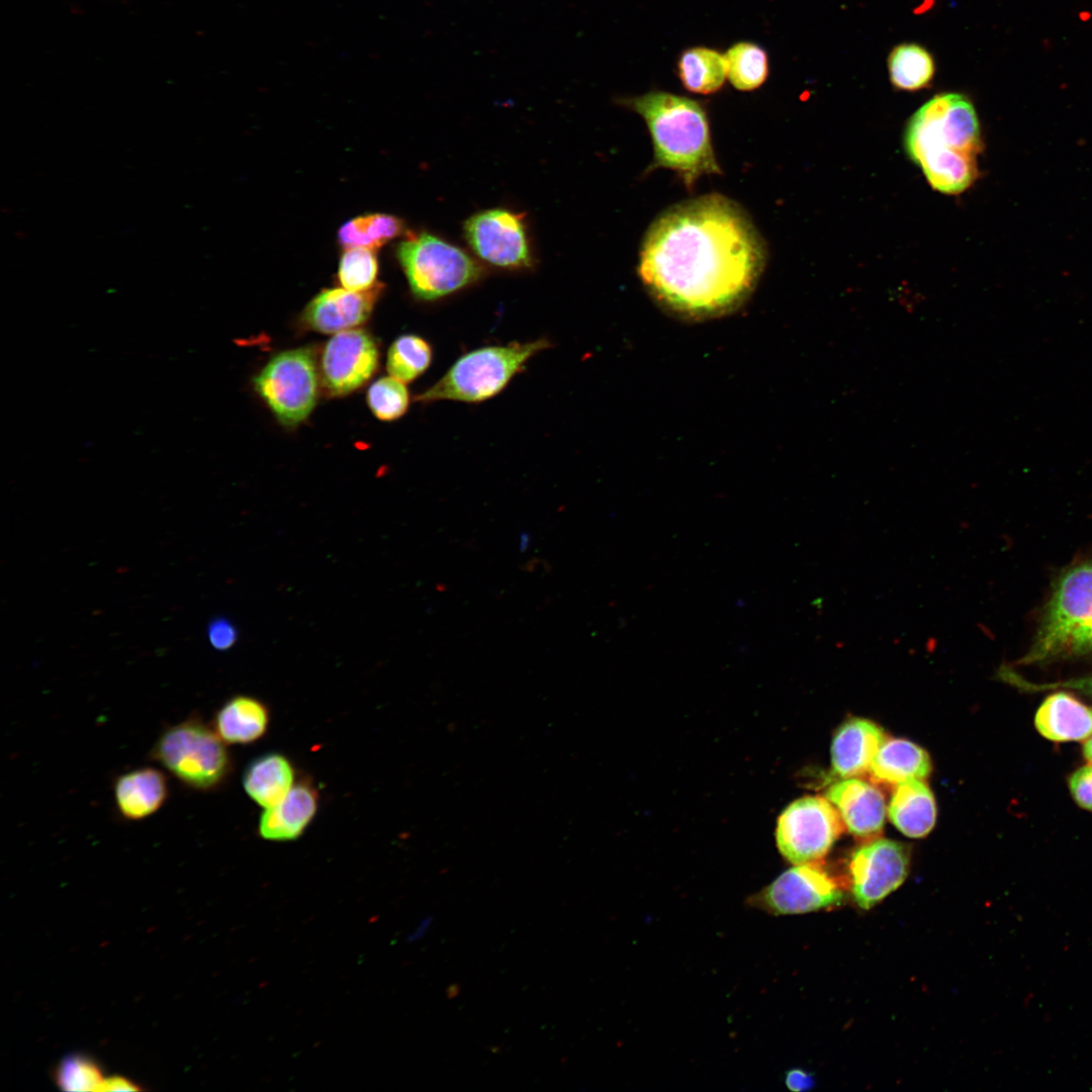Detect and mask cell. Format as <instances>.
Returning <instances> with one entry per match:
<instances>
[{
    "label": "cell",
    "instance_id": "obj_36",
    "mask_svg": "<svg viewBox=\"0 0 1092 1092\" xmlns=\"http://www.w3.org/2000/svg\"><path fill=\"white\" fill-rule=\"evenodd\" d=\"M142 1088L130 1080L121 1076L105 1078L100 1091H138Z\"/></svg>",
    "mask_w": 1092,
    "mask_h": 1092
},
{
    "label": "cell",
    "instance_id": "obj_15",
    "mask_svg": "<svg viewBox=\"0 0 1092 1092\" xmlns=\"http://www.w3.org/2000/svg\"><path fill=\"white\" fill-rule=\"evenodd\" d=\"M826 799L835 806L851 834L872 839L881 833L886 805L876 787L849 778L832 785L826 792Z\"/></svg>",
    "mask_w": 1092,
    "mask_h": 1092
},
{
    "label": "cell",
    "instance_id": "obj_28",
    "mask_svg": "<svg viewBox=\"0 0 1092 1092\" xmlns=\"http://www.w3.org/2000/svg\"><path fill=\"white\" fill-rule=\"evenodd\" d=\"M432 358L433 350L428 341L418 335L405 334L390 345L386 369L390 376L407 383L429 368Z\"/></svg>",
    "mask_w": 1092,
    "mask_h": 1092
},
{
    "label": "cell",
    "instance_id": "obj_2",
    "mask_svg": "<svg viewBox=\"0 0 1092 1092\" xmlns=\"http://www.w3.org/2000/svg\"><path fill=\"white\" fill-rule=\"evenodd\" d=\"M621 103L637 112L647 124L654 149L649 171L673 170L688 188L702 175L721 173L701 103L661 91L623 99Z\"/></svg>",
    "mask_w": 1092,
    "mask_h": 1092
},
{
    "label": "cell",
    "instance_id": "obj_9",
    "mask_svg": "<svg viewBox=\"0 0 1092 1092\" xmlns=\"http://www.w3.org/2000/svg\"><path fill=\"white\" fill-rule=\"evenodd\" d=\"M843 821L831 803L819 796H807L790 804L777 826L781 853L794 864L822 858L843 831Z\"/></svg>",
    "mask_w": 1092,
    "mask_h": 1092
},
{
    "label": "cell",
    "instance_id": "obj_6",
    "mask_svg": "<svg viewBox=\"0 0 1092 1092\" xmlns=\"http://www.w3.org/2000/svg\"><path fill=\"white\" fill-rule=\"evenodd\" d=\"M150 755L180 783L196 791L217 789L231 771L224 742L214 729L195 717L165 729Z\"/></svg>",
    "mask_w": 1092,
    "mask_h": 1092
},
{
    "label": "cell",
    "instance_id": "obj_37",
    "mask_svg": "<svg viewBox=\"0 0 1092 1092\" xmlns=\"http://www.w3.org/2000/svg\"><path fill=\"white\" fill-rule=\"evenodd\" d=\"M1082 752L1085 759L1092 762V736L1085 741Z\"/></svg>",
    "mask_w": 1092,
    "mask_h": 1092
},
{
    "label": "cell",
    "instance_id": "obj_19",
    "mask_svg": "<svg viewBox=\"0 0 1092 1092\" xmlns=\"http://www.w3.org/2000/svg\"><path fill=\"white\" fill-rule=\"evenodd\" d=\"M114 801L119 814L139 821L156 813L169 794L165 775L154 767H141L120 775L114 782Z\"/></svg>",
    "mask_w": 1092,
    "mask_h": 1092
},
{
    "label": "cell",
    "instance_id": "obj_11",
    "mask_svg": "<svg viewBox=\"0 0 1092 1092\" xmlns=\"http://www.w3.org/2000/svg\"><path fill=\"white\" fill-rule=\"evenodd\" d=\"M910 854L903 843L878 839L866 843L851 855L850 890L855 903L871 909L905 881Z\"/></svg>",
    "mask_w": 1092,
    "mask_h": 1092
},
{
    "label": "cell",
    "instance_id": "obj_34",
    "mask_svg": "<svg viewBox=\"0 0 1092 1092\" xmlns=\"http://www.w3.org/2000/svg\"><path fill=\"white\" fill-rule=\"evenodd\" d=\"M207 638L213 648L224 651L236 644L238 640V630L228 619L216 618L208 624Z\"/></svg>",
    "mask_w": 1092,
    "mask_h": 1092
},
{
    "label": "cell",
    "instance_id": "obj_1",
    "mask_svg": "<svg viewBox=\"0 0 1092 1092\" xmlns=\"http://www.w3.org/2000/svg\"><path fill=\"white\" fill-rule=\"evenodd\" d=\"M766 261L761 236L742 207L721 194L676 203L648 228L638 273L664 307L689 317L738 306Z\"/></svg>",
    "mask_w": 1092,
    "mask_h": 1092
},
{
    "label": "cell",
    "instance_id": "obj_5",
    "mask_svg": "<svg viewBox=\"0 0 1092 1092\" xmlns=\"http://www.w3.org/2000/svg\"><path fill=\"white\" fill-rule=\"evenodd\" d=\"M904 146L909 158L917 165L953 154L977 156L982 140L972 101L953 92L933 96L909 119Z\"/></svg>",
    "mask_w": 1092,
    "mask_h": 1092
},
{
    "label": "cell",
    "instance_id": "obj_17",
    "mask_svg": "<svg viewBox=\"0 0 1092 1092\" xmlns=\"http://www.w3.org/2000/svg\"><path fill=\"white\" fill-rule=\"evenodd\" d=\"M318 807V793L307 781L298 782L277 805L261 814L258 831L271 841L298 838L312 821Z\"/></svg>",
    "mask_w": 1092,
    "mask_h": 1092
},
{
    "label": "cell",
    "instance_id": "obj_23",
    "mask_svg": "<svg viewBox=\"0 0 1092 1092\" xmlns=\"http://www.w3.org/2000/svg\"><path fill=\"white\" fill-rule=\"evenodd\" d=\"M930 768L929 756L923 748L905 739H890L880 747L869 771L876 782L899 784L908 779L926 778Z\"/></svg>",
    "mask_w": 1092,
    "mask_h": 1092
},
{
    "label": "cell",
    "instance_id": "obj_27",
    "mask_svg": "<svg viewBox=\"0 0 1092 1092\" xmlns=\"http://www.w3.org/2000/svg\"><path fill=\"white\" fill-rule=\"evenodd\" d=\"M724 56L727 78L734 88L741 91L754 90L767 78V55L761 47L740 41L733 44Z\"/></svg>",
    "mask_w": 1092,
    "mask_h": 1092
},
{
    "label": "cell",
    "instance_id": "obj_13",
    "mask_svg": "<svg viewBox=\"0 0 1092 1092\" xmlns=\"http://www.w3.org/2000/svg\"><path fill=\"white\" fill-rule=\"evenodd\" d=\"M379 352L372 336L360 329L335 334L325 345L320 376L332 396H344L366 383L378 366Z\"/></svg>",
    "mask_w": 1092,
    "mask_h": 1092
},
{
    "label": "cell",
    "instance_id": "obj_10",
    "mask_svg": "<svg viewBox=\"0 0 1092 1092\" xmlns=\"http://www.w3.org/2000/svg\"><path fill=\"white\" fill-rule=\"evenodd\" d=\"M843 892L823 867L796 864L749 898V904L768 914H804L840 905Z\"/></svg>",
    "mask_w": 1092,
    "mask_h": 1092
},
{
    "label": "cell",
    "instance_id": "obj_30",
    "mask_svg": "<svg viewBox=\"0 0 1092 1092\" xmlns=\"http://www.w3.org/2000/svg\"><path fill=\"white\" fill-rule=\"evenodd\" d=\"M367 403L380 421L390 422L402 417L410 405L405 383L392 377H381L367 391Z\"/></svg>",
    "mask_w": 1092,
    "mask_h": 1092
},
{
    "label": "cell",
    "instance_id": "obj_25",
    "mask_svg": "<svg viewBox=\"0 0 1092 1092\" xmlns=\"http://www.w3.org/2000/svg\"><path fill=\"white\" fill-rule=\"evenodd\" d=\"M684 86L698 94L718 91L727 78L725 56L713 49L697 47L686 50L677 63Z\"/></svg>",
    "mask_w": 1092,
    "mask_h": 1092
},
{
    "label": "cell",
    "instance_id": "obj_21",
    "mask_svg": "<svg viewBox=\"0 0 1092 1092\" xmlns=\"http://www.w3.org/2000/svg\"><path fill=\"white\" fill-rule=\"evenodd\" d=\"M294 778L293 765L285 755L268 752L247 765L243 787L255 803L267 809L285 798L294 786Z\"/></svg>",
    "mask_w": 1092,
    "mask_h": 1092
},
{
    "label": "cell",
    "instance_id": "obj_22",
    "mask_svg": "<svg viewBox=\"0 0 1092 1092\" xmlns=\"http://www.w3.org/2000/svg\"><path fill=\"white\" fill-rule=\"evenodd\" d=\"M269 719L263 702L251 696H235L215 713L213 729L226 744H248L266 733Z\"/></svg>",
    "mask_w": 1092,
    "mask_h": 1092
},
{
    "label": "cell",
    "instance_id": "obj_16",
    "mask_svg": "<svg viewBox=\"0 0 1092 1092\" xmlns=\"http://www.w3.org/2000/svg\"><path fill=\"white\" fill-rule=\"evenodd\" d=\"M885 740L883 729L872 721L860 718L845 721L835 731L831 745L833 772L849 779L869 771Z\"/></svg>",
    "mask_w": 1092,
    "mask_h": 1092
},
{
    "label": "cell",
    "instance_id": "obj_12",
    "mask_svg": "<svg viewBox=\"0 0 1092 1092\" xmlns=\"http://www.w3.org/2000/svg\"><path fill=\"white\" fill-rule=\"evenodd\" d=\"M464 236L475 254L490 265L507 269L532 265L524 218L519 213L504 208L476 212L465 221Z\"/></svg>",
    "mask_w": 1092,
    "mask_h": 1092
},
{
    "label": "cell",
    "instance_id": "obj_8",
    "mask_svg": "<svg viewBox=\"0 0 1092 1092\" xmlns=\"http://www.w3.org/2000/svg\"><path fill=\"white\" fill-rule=\"evenodd\" d=\"M320 377L312 350L297 348L272 357L254 378V387L279 423L296 427L315 406Z\"/></svg>",
    "mask_w": 1092,
    "mask_h": 1092
},
{
    "label": "cell",
    "instance_id": "obj_31",
    "mask_svg": "<svg viewBox=\"0 0 1092 1092\" xmlns=\"http://www.w3.org/2000/svg\"><path fill=\"white\" fill-rule=\"evenodd\" d=\"M54 1076L58 1086L66 1091H100L105 1079L96 1062L83 1055L66 1057Z\"/></svg>",
    "mask_w": 1092,
    "mask_h": 1092
},
{
    "label": "cell",
    "instance_id": "obj_32",
    "mask_svg": "<svg viewBox=\"0 0 1092 1092\" xmlns=\"http://www.w3.org/2000/svg\"><path fill=\"white\" fill-rule=\"evenodd\" d=\"M997 677L1002 681L1009 684L1024 692H1042L1049 690H1069L1079 692L1086 696L1092 697V674L1085 675L1076 678H1070L1063 681L1034 684L1026 680L1011 665L1002 664L997 670Z\"/></svg>",
    "mask_w": 1092,
    "mask_h": 1092
},
{
    "label": "cell",
    "instance_id": "obj_18",
    "mask_svg": "<svg viewBox=\"0 0 1092 1092\" xmlns=\"http://www.w3.org/2000/svg\"><path fill=\"white\" fill-rule=\"evenodd\" d=\"M1034 725L1044 738L1056 741H1079L1092 736V707L1076 697L1057 692L1039 705Z\"/></svg>",
    "mask_w": 1092,
    "mask_h": 1092
},
{
    "label": "cell",
    "instance_id": "obj_33",
    "mask_svg": "<svg viewBox=\"0 0 1092 1092\" xmlns=\"http://www.w3.org/2000/svg\"><path fill=\"white\" fill-rule=\"evenodd\" d=\"M1068 786L1074 801L1081 808L1092 812V762L1073 771L1068 779Z\"/></svg>",
    "mask_w": 1092,
    "mask_h": 1092
},
{
    "label": "cell",
    "instance_id": "obj_3",
    "mask_svg": "<svg viewBox=\"0 0 1092 1092\" xmlns=\"http://www.w3.org/2000/svg\"><path fill=\"white\" fill-rule=\"evenodd\" d=\"M1092 653V560L1066 568L1054 583L1037 632L1018 665Z\"/></svg>",
    "mask_w": 1092,
    "mask_h": 1092
},
{
    "label": "cell",
    "instance_id": "obj_29",
    "mask_svg": "<svg viewBox=\"0 0 1092 1092\" xmlns=\"http://www.w3.org/2000/svg\"><path fill=\"white\" fill-rule=\"evenodd\" d=\"M378 269L374 250L347 248L339 262L338 280L345 289L365 291L375 286Z\"/></svg>",
    "mask_w": 1092,
    "mask_h": 1092
},
{
    "label": "cell",
    "instance_id": "obj_7",
    "mask_svg": "<svg viewBox=\"0 0 1092 1092\" xmlns=\"http://www.w3.org/2000/svg\"><path fill=\"white\" fill-rule=\"evenodd\" d=\"M414 295L436 300L478 280L483 268L460 248L429 233L410 234L395 249Z\"/></svg>",
    "mask_w": 1092,
    "mask_h": 1092
},
{
    "label": "cell",
    "instance_id": "obj_20",
    "mask_svg": "<svg viewBox=\"0 0 1092 1092\" xmlns=\"http://www.w3.org/2000/svg\"><path fill=\"white\" fill-rule=\"evenodd\" d=\"M888 813L892 823L905 835L925 836L936 819L934 797L920 779L905 780L897 784Z\"/></svg>",
    "mask_w": 1092,
    "mask_h": 1092
},
{
    "label": "cell",
    "instance_id": "obj_26",
    "mask_svg": "<svg viewBox=\"0 0 1092 1092\" xmlns=\"http://www.w3.org/2000/svg\"><path fill=\"white\" fill-rule=\"evenodd\" d=\"M405 232L402 219L387 213H367L345 222L338 232L339 243L346 247L375 250Z\"/></svg>",
    "mask_w": 1092,
    "mask_h": 1092
},
{
    "label": "cell",
    "instance_id": "obj_4",
    "mask_svg": "<svg viewBox=\"0 0 1092 1092\" xmlns=\"http://www.w3.org/2000/svg\"><path fill=\"white\" fill-rule=\"evenodd\" d=\"M546 339L513 342L472 350L458 358L416 401L455 400L481 402L497 395L528 361L549 348Z\"/></svg>",
    "mask_w": 1092,
    "mask_h": 1092
},
{
    "label": "cell",
    "instance_id": "obj_35",
    "mask_svg": "<svg viewBox=\"0 0 1092 1092\" xmlns=\"http://www.w3.org/2000/svg\"><path fill=\"white\" fill-rule=\"evenodd\" d=\"M785 1084L793 1092H806L815 1086L813 1074L800 1068H794L786 1073Z\"/></svg>",
    "mask_w": 1092,
    "mask_h": 1092
},
{
    "label": "cell",
    "instance_id": "obj_24",
    "mask_svg": "<svg viewBox=\"0 0 1092 1092\" xmlns=\"http://www.w3.org/2000/svg\"><path fill=\"white\" fill-rule=\"evenodd\" d=\"M888 70L891 84L899 90L917 91L927 88L935 75V62L930 52L916 42H903L890 52Z\"/></svg>",
    "mask_w": 1092,
    "mask_h": 1092
},
{
    "label": "cell",
    "instance_id": "obj_14",
    "mask_svg": "<svg viewBox=\"0 0 1092 1092\" xmlns=\"http://www.w3.org/2000/svg\"><path fill=\"white\" fill-rule=\"evenodd\" d=\"M381 291V284L365 291L340 287L324 289L302 310L300 326L322 334L355 329L370 317Z\"/></svg>",
    "mask_w": 1092,
    "mask_h": 1092
}]
</instances>
